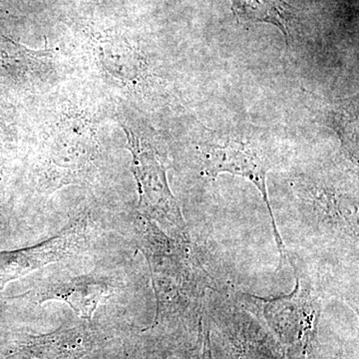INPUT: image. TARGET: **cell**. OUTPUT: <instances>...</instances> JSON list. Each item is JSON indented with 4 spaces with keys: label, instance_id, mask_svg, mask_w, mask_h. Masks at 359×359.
Here are the masks:
<instances>
[{
    "label": "cell",
    "instance_id": "cell-4",
    "mask_svg": "<svg viewBox=\"0 0 359 359\" xmlns=\"http://www.w3.org/2000/svg\"><path fill=\"white\" fill-rule=\"evenodd\" d=\"M86 238L87 223L81 219L39 245L0 254V287L47 264L77 255L84 249Z\"/></svg>",
    "mask_w": 359,
    "mask_h": 359
},
{
    "label": "cell",
    "instance_id": "cell-2",
    "mask_svg": "<svg viewBox=\"0 0 359 359\" xmlns=\"http://www.w3.org/2000/svg\"><path fill=\"white\" fill-rule=\"evenodd\" d=\"M123 129L133 157L132 172L138 186L139 210L169 237L187 242L185 219L168 183L166 167L149 142L125 125Z\"/></svg>",
    "mask_w": 359,
    "mask_h": 359
},
{
    "label": "cell",
    "instance_id": "cell-5",
    "mask_svg": "<svg viewBox=\"0 0 359 359\" xmlns=\"http://www.w3.org/2000/svg\"><path fill=\"white\" fill-rule=\"evenodd\" d=\"M114 292V285L107 276L90 273L78 276H66L59 280H47L39 287L28 292L32 301L65 302L84 320H91L99 304Z\"/></svg>",
    "mask_w": 359,
    "mask_h": 359
},
{
    "label": "cell",
    "instance_id": "cell-7",
    "mask_svg": "<svg viewBox=\"0 0 359 359\" xmlns=\"http://www.w3.org/2000/svg\"><path fill=\"white\" fill-rule=\"evenodd\" d=\"M323 124L337 132L341 141L342 148L358 159V103L344 101L325 106L320 111Z\"/></svg>",
    "mask_w": 359,
    "mask_h": 359
},
{
    "label": "cell",
    "instance_id": "cell-6",
    "mask_svg": "<svg viewBox=\"0 0 359 359\" xmlns=\"http://www.w3.org/2000/svg\"><path fill=\"white\" fill-rule=\"evenodd\" d=\"M231 11L238 22H264L276 26L285 39L290 36V26L297 11L285 0H231Z\"/></svg>",
    "mask_w": 359,
    "mask_h": 359
},
{
    "label": "cell",
    "instance_id": "cell-1",
    "mask_svg": "<svg viewBox=\"0 0 359 359\" xmlns=\"http://www.w3.org/2000/svg\"><path fill=\"white\" fill-rule=\"evenodd\" d=\"M139 233L152 275L157 316L197 306L204 294L203 273L181 245L183 241L169 237L147 219Z\"/></svg>",
    "mask_w": 359,
    "mask_h": 359
},
{
    "label": "cell",
    "instance_id": "cell-3",
    "mask_svg": "<svg viewBox=\"0 0 359 359\" xmlns=\"http://www.w3.org/2000/svg\"><path fill=\"white\" fill-rule=\"evenodd\" d=\"M271 169L268 151L259 139L244 135H229L215 139L202 149V171L205 176L216 178L222 173L236 175L252 182L257 187L271 217L276 244L283 261L287 259V250L269 204L266 174Z\"/></svg>",
    "mask_w": 359,
    "mask_h": 359
}]
</instances>
